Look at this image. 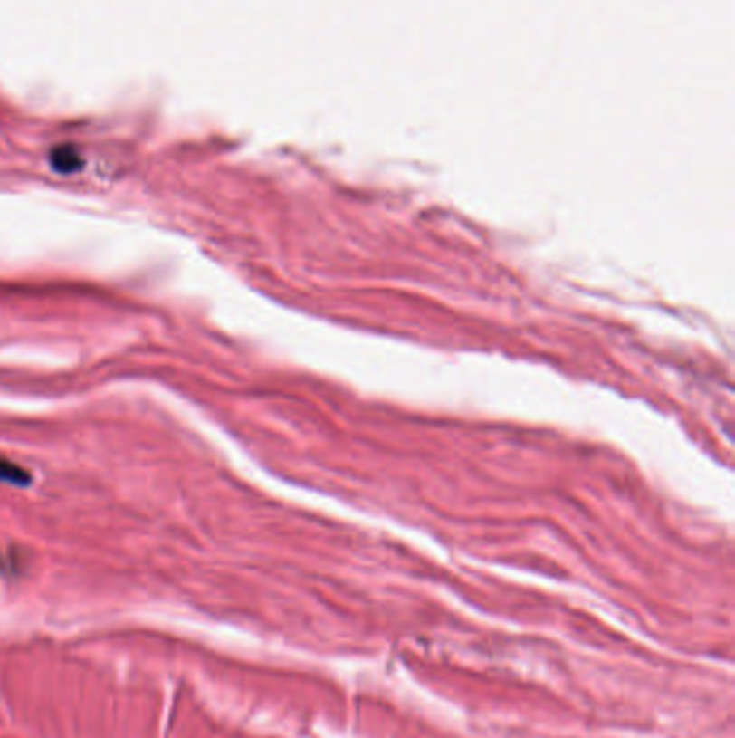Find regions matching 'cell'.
<instances>
[{
	"label": "cell",
	"instance_id": "cell-1",
	"mask_svg": "<svg viewBox=\"0 0 735 738\" xmlns=\"http://www.w3.org/2000/svg\"><path fill=\"white\" fill-rule=\"evenodd\" d=\"M0 480L9 482V484H20V486H26V484L31 482V475H28V471L22 469V466L14 465V462L3 458V460H0Z\"/></svg>",
	"mask_w": 735,
	"mask_h": 738
}]
</instances>
